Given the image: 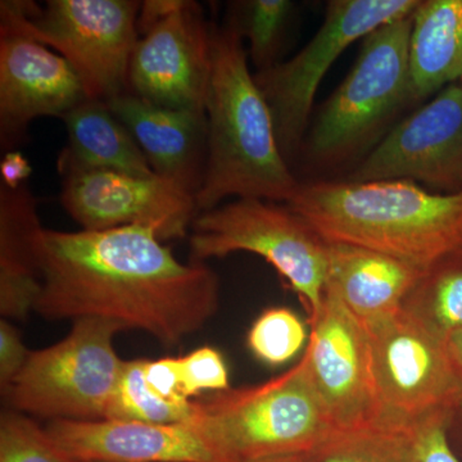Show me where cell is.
Here are the masks:
<instances>
[{"label": "cell", "instance_id": "52a82bcc", "mask_svg": "<svg viewBox=\"0 0 462 462\" xmlns=\"http://www.w3.org/2000/svg\"><path fill=\"white\" fill-rule=\"evenodd\" d=\"M190 230V263H205L236 252L257 254L296 291L310 322L320 314L328 282V242L287 205L231 200L197 215Z\"/></svg>", "mask_w": 462, "mask_h": 462}, {"label": "cell", "instance_id": "1f68e13d", "mask_svg": "<svg viewBox=\"0 0 462 462\" xmlns=\"http://www.w3.org/2000/svg\"><path fill=\"white\" fill-rule=\"evenodd\" d=\"M187 2L188 0H145V2H142L138 21H136L139 38L184 7Z\"/></svg>", "mask_w": 462, "mask_h": 462}, {"label": "cell", "instance_id": "5b68a950", "mask_svg": "<svg viewBox=\"0 0 462 462\" xmlns=\"http://www.w3.org/2000/svg\"><path fill=\"white\" fill-rule=\"evenodd\" d=\"M411 26L410 14L364 38L355 66L306 134L302 148L310 165L327 169L369 153L398 108L411 100Z\"/></svg>", "mask_w": 462, "mask_h": 462}, {"label": "cell", "instance_id": "ba28073f", "mask_svg": "<svg viewBox=\"0 0 462 462\" xmlns=\"http://www.w3.org/2000/svg\"><path fill=\"white\" fill-rule=\"evenodd\" d=\"M121 325L79 319L66 338L32 351L5 392L14 411L53 420H102L123 374L114 337Z\"/></svg>", "mask_w": 462, "mask_h": 462}, {"label": "cell", "instance_id": "44dd1931", "mask_svg": "<svg viewBox=\"0 0 462 462\" xmlns=\"http://www.w3.org/2000/svg\"><path fill=\"white\" fill-rule=\"evenodd\" d=\"M67 145L58 158L60 172L105 169L139 176L156 175L132 133L105 100L88 98L62 118Z\"/></svg>", "mask_w": 462, "mask_h": 462}, {"label": "cell", "instance_id": "7a4b0ae2", "mask_svg": "<svg viewBox=\"0 0 462 462\" xmlns=\"http://www.w3.org/2000/svg\"><path fill=\"white\" fill-rule=\"evenodd\" d=\"M328 243L388 254L422 272L462 254V191L411 180L300 182L285 203Z\"/></svg>", "mask_w": 462, "mask_h": 462}, {"label": "cell", "instance_id": "4dcf8cb0", "mask_svg": "<svg viewBox=\"0 0 462 462\" xmlns=\"http://www.w3.org/2000/svg\"><path fill=\"white\" fill-rule=\"evenodd\" d=\"M32 351L26 348L20 331L7 320L0 321V387L3 393L25 366Z\"/></svg>", "mask_w": 462, "mask_h": 462}, {"label": "cell", "instance_id": "e0dca14e", "mask_svg": "<svg viewBox=\"0 0 462 462\" xmlns=\"http://www.w3.org/2000/svg\"><path fill=\"white\" fill-rule=\"evenodd\" d=\"M107 105L132 133L153 172L196 197L207 166L206 112L161 107L130 91Z\"/></svg>", "mask_w": 462, "mask_h": 462}, {"label": "cell", "instance_id": "9c48e42d", "mask_svg": "<svg viewBox=\"0 0 462 462\" xmlns=\"http://www.w3.org/2000/svg\"><path fill=\"white\" fill-rule=\"evenodd\" d=\"M367 330L375 388L374 424L411 431L438 416H455L462 402V370L446 339L403 309Z\"/></svg>", "mask_w": 462, "mask_h": 462}, {"label": "cell", "instance_id": "6da1fadb", "mask_svg": "<svg viewBox=\"0 0 462 462\" xmlns=\"http://www.w3.org/2000/svg\"><path fill=\"white\" fill-rule=\"evenodd\" d=\"M33 245L42 279L33 311L48 320L105 319L173 346L217 311V275L205 263H180L151 227L41 226Z\"/></svg>", "mask_w": 462, "mask_h": 462}, {"label": "cell", "instance_id": "d590c367", "mask_svg": "<svg viewBox=\"0 0 462 462\" xmlns=\"http://www.w3.org/2000/svg\"><path fill=\"white\" fill-rule=\"evenodd\" d=\"M452 425H456V427L458 428V430H460V434L462 437V402L460 404V407H458L457 411H456L454 416V420H452Z\"/></svg>", "mask_w": 462, "mask_h": 462}, {"label": "cell", "instance_id": "277c9868", "mask_svg": "<svg viewBox=\"0 0 462 462\" xmlns=\"http://www.w3.org/2000/svg\"><path fill=\"white\" fill-rule=\"evenodd\" d=\"M194 403L193 424L223 462L307 455L337 430L303 358L263 384L230 388Z\"/></svg>", "mask_w": 462, "mask_h": 462}, {"label": "cell", "instance_id": "8992f818", "mask_svg": "<svg viewBox=\"0 0 462 462\" xmlns=\"http://www.w3.org/2000/svg\"><path fill=\"white\" fill-rule=\"evenodd\" d=\"M141 5L135 0H50L41 8L32 2L3 0L0 26L56 50L80 76L89 98L109 102L129 91Z\"/></svg>", "mask_w": 462, "mask_h": 462}, {"label": "cell", "instance_id": "f546056e", "mask_svg": "<svg viewBox=\"0 0 462 462\" xmlns=\"http://www.w3.org/2000/svg\"><path fill=\"white\" fill-rule=\"evenodd\" d=\"M144 376L148 388L161 400L178 404L190 402L182 393L180 358L147 360Z\"/></svg>", "mask_w": 462, "mask_h": 462}, {"label": "cell", "instance_id": "30bf717a", "mask_svg": "<svg viewBox=\"0 0 462 462\" xmlns=\"http://www.w3.org/2000/svg\"><path fill=\"white\" fill-rule=\"evenodd\" d=\"M419 3L420 0H331L324 23L306 47L291 60L254 74L288 162L302 148L316 93L333 63L358 39L412 14Z\"/></svg>", "mask_w": 462, "mask_h": 462}, {"label": "cell", "instance_id": "7402d4cb", "mask_svg": "<svg viewBox=\"0 0 462 462\" xmlns=\"http://www.w3.org/2000/svg\"><path fill=\"white\" fill-rule=\"evenodd\" d=\"M402 309L440 338L462 329V254L422 273Z\"/></svg>", "mask_w": 462, "mask_h": 462}, {"label": "cell", "instance_id": "603a6c76", "mask_svg": "<svg viewBox=\"0 0 462 462\" xmlns=\"http://www.w3.org/2000/svg\"><path fill=\"white\" fill-rule=\"evenodd\" d=\"M230 8L227 23L248 42V57L256 72L278 65L296 5L291 0H247Z\"/></svg>", "mask_w": 462, "mask_h": 462}, {"label": "cell", "instance_id": "5bb4252c", "mask_svg": "<svg viewBox=\"0 0 462 462\" xmlns=\"http://www.w3.org/2000/svg\"><path fill=\"white\" fill-rule=\"evenodd\" d=\"M212 71V27L189 2L149 30L134 48L129 91L161 107L206 112Z\"/></svg>", "mask_w": 462, "mask_h": 462}, {"label": "cell", "instance_id": "ac0fdd59", "mask_svg": "<svg viewBox=\"0 0 462 462\" xmlns=\"http://www.w3.org/2000/svg\"><path fill=\"white\" fill-rule=\"evenodd\" d=\"M422 273L372 249L328 243L327 289L366 328L400 312Z\"/></svg>", "mask_w": 462, "mask_h": 462}, {"label": "cell", "instance_id": "8fae6325", "mask_svg": "<svg viewBox=\"0 0 462 462\" xmlns=\"http://www.w3.org/2000/svg\"><path fill=\"white\" fill-rule=\"evenodd\" d=\"M60 175V202L83 230L145 226L167 242L185 238L199 215L196 197L157 175L105 169L69 170Z\"/></svg>", "mask_w": 462, "mask_h": 462}, {"label": "cell", "instance_id": "e575fe53", "mask_svg": "<svg viewBox=\"0 0 462 462\" xmlns=\"http://www.w3.org/2000/svg\"><path fill=\"white\" fill-rule=\"evenodd\" d=\"M247 462H309L306 455L278 456V457L261 458V460Z\"/></svg>", "mask_w": 462, "mask_h": 462}, {"label": "cell", "instance_id": "4fadbf2b", "mask_svg": "<svg viewBox=\"0 0 462 462\" xmlns=\"http://www.w3.org/2000/svg\"><path fill=\"white\" fill-rule=\"evenodd\" d=\"M311 324L303 361L319 400L337 430L375 421L372 339L338 297L325 289L320 314Z\"/></svg>", "mask_w": 462, "mask_h": 462}, {"label": "cell", "instance_id": "83f0119b", "mask_svg": "<svg viewBox=\"0 0 462 462\" xmlns=\"http://www.w3.org/2000/svg\"><path fill=\"white\" fill-rule=\"evenodd\" d=\"M180 358L182 393L185 398L199 396L207 391L230 389L229 370L223 355L212 346H202Z\"/></svg>", "mask_w": 462, "mask_h": 462}, {"label": "cell", "instance_id": "d6a6232c", "mask_svg": "<svg viewBox=\"0 0 462 462\" xmlns=\"http://www.w3.org/2000/svg\"><path fill=\"white\" fill-rule=\"evenodd\" d=\"M32 167L21 152L11 151L5 153L0 162V178L2 185L9 189H17L21 185L26 184L27 179L32 175Z\"/></svg>", "mask_w": 462, "mask_h": 462}, {"label": "cell", "instance_id": "d4e9b609", "mask_svg": "<svg viewBox=\"0 0 462 462\" xmlns=\"http://www.w3.org/2000/svg\"><path fill=\"white\" fill-rule=\"evenodd\" d=\"M145 363L147 358L125 361L106 419L148 424H193L196 403H171L157 397L145 382Z\"/></svg>", "mask_w": 462, "mask_h": 462}, {"label": "cell", "instance_id": "f1b7e54d", "mask_svg": "<svg viewBox=\"0 0 462 462\" xmlns=\"http://www.w3.org/2000/svg\"><path fill=\"white\" fill-rule=\"evenodd\" d=\"M454 416H438L411 430L416 462H461L449 443Z\"/></svg>", "mask_w": 462, "mask_h": 462}, {"label": "cell", "instance_id": "836d02e7", "mask_svg": "<svg viewBox=\"0 0 462 462\" xmlns=\"http://www.w3.org/2000/svg\"><path fill=\"white\" fill-rule=\"evenodd\" d=\"M449 351L462 370V329L456 331L448 339H447Z\"/></svg>", "mask_w": 462, "mask_h": 462}, {"label": "cell", "instance_id": "cb8c5ba5", "mask_svg": "<svg viewBox=\"0 0 462 462\" xmlns=\"http://www.w3.org/2000/svg\"><path fill=\"white\" fill-rule=\"evenodd\" d=\"M306 457L309 462H416L411 431L375 424L334 430Z\"/></svg>", "mask_w": 462, "mask_h": 462}, {"label": "cell", "instance_id": "7c38bea8", "mask_svg": "<svg viewBox=\"0 0 462 462\" xmlns=\"http://www.w3.org/2000/svg\"><path fill=\"white\" fill-rule=\"evenodd\" d=\"M411 180L462 191V81L436 94L365 156L346 181Z\"/></svg>", "mask_w": 462, "mask_h": 462}, {"label": "cell", "instance_id": "d6986e66", "mask_svg": "<svg viewBox=\"0 0 462 462\" xmlns=\"http://www.w3.org/2000/svg\"><path fill=\"white\" fill-rule=\"evenodd\" d=\"M42 226L38 200L21 185L0 187V314L25 320L41 296L42 279L36 257V231Z\"/></svg>", "mask_w": 462, "mask_h": 462}, {"label": "cell", "instance_id": "3957f363", "mask_svg": "<svg viewBox=\"0 0 462 462\" xmlns=\"http://www.w3.org/2000/svg\"><path fill=\"white\" fill-rule=\"evenodd\" d=\"M206 116L208 143L205 180L196 196L199 214L230 197L284 203L293 199L300 182L282 154L242 36L229 23L212 27Z\"/></svg>", "mask_w": 462, "mask_h": 462}, {"label": "cell", "instance_id": "484cf974", "mask_svg": "<svg viewBox=\"0 0 462 462\" xmlns=\"http://www.w3.org/2000/svg\"><path fill=\"white\" fill-rule=\"evenodd\" d=\"M307 339L305 324L285 307L266 310L252 325L248 346L258 360L272 366L296 357Z\"/></svg>", "mask_w": 462, "mask_h": 462}, {"label": "cell", "instance_id": "9a60e30c", "mask_svg": "<svg viewBox=\"0 0 462 462\" xmlns=\"http://www.w3.org/2000/svg\"><path fill=\"white\" fill-rule=\"evenodd\" d=\"M89 98L71 63L25 33L0 26V142L7 152L35 118H63Z\"/></svg>", "mask_w": 462, "mask_h": 462}, {"label": "cell", "instance_id": "2e32d148", "mask_svg": "<svg viewBox=\"0 0 462 462\" xmlns=\"http://www.w3.org/2000/svg\"><path fill=\"white\" fill-rule=\"evenodd\" d=\"M45 430L74 462H223L194 424L53 420Z\"/></svg>", "mask_w": 462, "mask_h": 462}, {"label": "cell", "instance_id": "ffe728a7", "mask_svg": "<svg viewBox=\"0 0 462 462\" xmlns=\"http://www.w3.org/2000/svg\"><path fill=\"white\" fill-rule=\"evenodd\" d=\"M409 69L411 100L462 81V0H420L412 14Z\"/></svg>", "mask_w": 462, "mask_h": 462}, {"label": "cell", "instance_id": "4316f807", "mask_svg": "<svg viewBox=\"0 0 462 462\" xmlns=\"http://www.w3.org/2000/svg\"><path fill=\"white\" fill-rule=\"evenodd\" d=\"M0 462H74L23 413H3L0 420Z\"/></svg>", "mask_w": 462, "mask_h": 462}]
</instances>
